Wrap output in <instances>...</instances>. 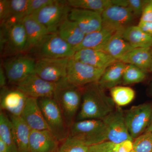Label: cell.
Segmentation results:
<instances>
[{
  "mask_svg": "<svg viewBox=\"0 0 152 152\" xmlns=\"http://www.w3.org/2000/svg\"><path fill=\"white\" fill-rule=\"evenodd\" d=\"M111 97L104 92L98 82L83 87L82 103L76 121L102 120L115 108Z\"/></svg>",
  "mask_w": 152,
  "mask_h": 152,
  "instance_id": "obj_1",
  "label": "cell"
},
{
  "mask_svg": "<svg viewBox=\"0 0 152 152\" xmlns=\"http://www.w3.org/2000/svg\"><path fill=\"white\" fill-rule=\"evenodd\" d=\"M82 93L83 88L72 84L66 78L56 83L53 98L69 128L76 121L81 104Z\"/></svg>",
  "mask_w": 152,
  "mask_h": 152,
  "instance_id": "obj_2",
  "label": "cell"
},
{
  "mask_svg": "<svg viewBox=\"0 0 152 152\" xmlns=\"http://www.w3.org/2000/svg\"><path fill=\"white\" fill-rule=\"evenodd\" d=\"M27 44V37L23 21L1 25L0 47L2 56L7 58L26 53Z\"/></svg>",
  "mask_w": 152,
  "mask_h": 152,
  "instance_id": "obj_3",
  "label": "cell"
},
{
  "mask_svg": "<svg viewBox=\"0 0 152 152\" xmlns=\"http://www.w3.org/2000/svg\"><path fill=\"white\" fill-rule=\"evenodd\" d=\"M76 52L57 33H49L42 38L28 53L36 60L64 58L73 56Z\"/></svg>",
  "mask_w": 152,
  "mask_h": 152,
  "instance_id": "obj_4",
  "label": "cell"
},
{
  "mask_svg": "<svg viewBox=\"0 0 152 152\" xmlns=\"http://www.w3.org/2000/svg\"><path fill=\"white\" fill-rule=\"evenodd\" d=\"M69 135L91 146L107 141V130L102 120L76 121L69 128Z\"/></svg>",
  "mask_w": 152,
  "mask_h": 152,
  "instance_id": "obj_5",
  "label": "cell"
},
{
  "mask_svg": "<svg viewBox=\"0 0 152 152\" xmlns=\"http://www.w3.org/2000/svg\"><path fill=\"white\" fill-rule=\"evenodd\" d=\"M38 102L49 130L60 142H62L69 136V128L56 102L53 98H40Z\"/></svg>",
  "mask_w": 152,
  "mask_h": 152,
  "instance_id": "obj_6",
  "label": "cell"
},
{
  "mask_svg": "<svg viewBox=\"0 0 152 152\" xmlns=\"http://www.w3.org/2000/svg\"><path fill=\"white\" fill-rule=\"evenodd\" d=\"M36 59L28 54L6 58L2 63L8 83L16 86L28 76L35 74Z\"/></svg>",
  "mask_w": 152,
  "mask_h": 152,
  "instance_id": "obj_7",
  "label": "cell"
},
{
  "mask_svg": "<svg viewBox=\"0 0 152 152\" xmlns=\"http://www.w3.org/2000/svg\"><path fill=\"white\" fill-rule=\"evenodd\" d=\"M71 8L67 1L55 0L31 15L46 28L49 33H57L60 25L68 18Z\"/></svg>",
  "mask_w": 152,
  "mask_h": 152,
  "instance_id": "obj_8",
  "label": "cell"
},
{
  "mask_svg": "<svg viewBox=\"0 0 152 152\" xmlns=\"http://www.w3.org/2000/svg\"><path fill=\"white\" fill-rule=\"evenodd\" d=\"M105 70L71 58L68 62L66 78L72 84L83 88L99 81Z\"/></svg>",
  "mask_w": 152,
  "mask_h": 152,
  "instance_id": "obj_9",
  "label": "cell"
},
{
  "mask_svg": "<svg viewBox=\"0 0 152 152\" xmlns=\"http://www.w3.org/2000/svg\"><path fill=\"white\" fill-rule=\"evenodd\" d=\"M129 133L133 140L146 130L152 118V105L143 104L133 106L124 114Z\"/></svg>",
  "mask_w": 152,
  "mask_h": 152,
  "instance_id": "obj_10",
  "label": "cell"
},
{
  "mask_svg": "<svg viewBox=\"0 0 152 152\" xmlns=\"http://www.w3.org/2000/svg\"><path fill=\"white\" fill-rule=\"evenodd\" d=\"M70 58L36 60L35 74L47 81L57 83L66 78Z\"/></svg>",
  "mask_w": 152,
  "mask_h": 152,
  "instance_id": "obj_11",
  "label": "cell"
},
{
  "mask_svg": "<svg viewBox=\"0 0 152 152\" xmlns=\"http://www.w3.org/2000/svg\"><path fill=\"white\" fill-rule=\"evenodd\" d=\"M102 120L107 130V141L116 144L127 140H134L129 133L124 114L121 107L117 106L113 111Z\"/></svg>",
  "mask_w": 152,
  "mask_h": 152,
  "instance_id": "obj_12",
  "label": "cell"
},
{
  "mask_svg": "<svg viewBox=\"0 0 152 152\" xmlns=\"http://www.w3.org/2000/svg\"><path fill=\"white\" fill-rule=\"evenodd\" d=\"M30 97L53 98L56 83L45 80L36 74L28 76L15 86Z\"/></svg>",
  "mask_w": 152,
  "mask_h": 152,
  "instance_id": "obj_13",
  "label": "cell"
},
{
  "mask_svg": "<svg viewBox=\"0 0 152 152\" xmlns=\"http://www.w3.org/2000/svg\"><path fill=\"white\" fill-rule=\"evenodd\" d=\"M28 96L15 88L6 87L1 90V110L6 112L9 115L21 116L26 103Z\"/></svg>",
  "mask_w": 152,
  "mask_h": 152,
  "instance_id": "obj_14",
  "label": "cell"
},
{
  "mask_svg": "<svg viewBox=\"0 0 152 152\" xmlns=\"http://www.w3.org/2000/svg\"><path fill=\"white\" fill-rule=\"evenodd\" d=\"M68 18L75 23L86 35L100 30L103 25L101 14L94 11L72 8Z\"/></svg>",
  "mask_w": 152,
  "mask_h": 152,
  "instance_id": "obj_15",
  "label": "cell"
},
{
  "mask_svg": "<svg viewBox=\"0 0 152 152\" xmlns=\"http://www.w3.org/2000/svg\"><path fill=\"white\" fill-rule=\"evenodd\" d=\"M101 15L103 24L117 31L130 26L134 18L129 8L113 5L106 8Z\"/></svg>",
  "mask_w": 152,
  "mask_h": 152,
  "instance_id": "obj_16",
  "label": "cell"
},
{
  "mask_svg": "<svg viewBox=\"0 0 152 152\" xmlns=\"http://www.w3.org/2000/svg\"><path fill=\"white\" fill-rule=\"evenodd\" d=\"M72 58L89 65L103 69L118 61L104 52L95 49L79 50Z\"/></svg>",
  "mask_w": 152,
  "mask_h": 152,
  "instance_id": "obj_17",
  "label": "cell"
},
{
  "mask_svg": "<svg viewBox=\"0 0 152 152\" xmlns=\"http://www.w3.org/2000/svg\"><path fill=\"white\" fill-rule=\"evenodd\" d=\"M60 142L49 130H31L29 138L30 152H55Z\"/></svg>",
  "mask_w": 152,
  "mask_h": 152,
  "instance_id": "obj_18",
  "label": "cell"
},
{
  "mask_svg": "<svg viewBox=\"0 0 152 152\" xmlns=\"http://www.w3.org/2000/svg\"><path fill=\"white\" fill-rule=\"evenodd\" d=\"M21 117L31 130H49L38 104V99L28 97Z\"/></svg>",
  "mask_w": 152,
  "mask_h": 152,
  "instance_id": "obj_19",
  "label": "cell"
},
{
  "mask_svg": "<svg viewBox=\"0 0 152 152\" xmlns=\"http://www.w3.org/2000/svg\"><path fill=\"white\" fill-rule=\"evenodd\" d=\"M117 31L111 27L103 24L100 30L86 34L82 42L75 48V51L76 52L84 49L99 50Z\"/></svg>",
  "mask_w": 152,
  "mask_h": 152,
  "instance_id": "obj_20",
  "label": "cell"
},
{
  "mask_svg": "<svg viewBox=\"0 0 152 152\" xmlns=\"http://www.w3.org/2000/svg\"><path fill=\"white\" fill-rule=\"evenodd\" d=\"M124 29L118 30L99 50L104 52L118 61L126 54L134 49L123 38Z\"/></svg>",
  "mask_w": 152,
  "mask_h": 152,
  "instance_id": "obj_21",
  "label": "cell"
},
{
  "mask_svg": "<svg viewBox=\"0 0 152 152\" xmlns=\"http://www.w3.org/2000/svg\"><path fill=\"white\" fill-rule=\"evenodd\" d=\"M23 23L27 37L26 53L27 54L42 38L49 33L46 28L31 15L25 17L23 19Z\"/></svg>",
  "mask_w": 152,
  "mask_h": 152,
  "instance_id": "obj_22",
  "label": "cell"
},
{
  "mask_svg": "<svg viewBox=\"0 0 152 152\" xmlns=\"http://www.w3.org/2000/svg\"><path fill=\"white\" fill-rule=\"evenodd\" d=\"M126 64H132L144 71L151 69L152 64L151 48H137L128 52L119 60Z\"/></svg>",
  "mask_w": 152,
  "mask_h": 152,
  "instance_id": "obj_23",
  "label": "cell"
},
{
  "mask_svg": "<svg viewBox=\"0 0 152 152\" xmlns=\"http://www.w3.org/2000/svg\"><path fill=\"white\" fill-rule=\"evenodd\" d=\"M9 116L13 126L18 152H30L29 138L31 129L21 116Z\"/></svg>",
  "mask_w": 152,
  "mask_h": 152,
  "instance_id": "obj_24",
  "label": "cell"
},
{
  "mask_svg": "<svg viewBox=\"0 0 152 152\" xmlns=\"http://www.w3.org/2000/svg\"><path fill=\"white\" fill-rule=\"evenodd\" d=\"M57 33L74 49L82 42L86 35L77 24L68 18L60 25Z\"/></svg>",
  "mask_w": 152,
  "mask_h": 152,
  "instance_id": "obj_25",
  "label": "cell"
},
{
  "mask_svg": "<svg viewBox=\"0 0 152 152\" xmlns=\"http://www.w3.org/2000/svg\"><path fill=\"white\" fill-rule=\"evenodd\" d=\"M126 65L118 61L106 69L98 82L101 88L110 89L122 83Z\"/></svg>",
  "mask_w": 152,
  "mask_h": 152,
  "instance_id": "obj_26",
  "label": "cell"
},
{
  "mask_svg": "<svg viewBox=\"0 0 152 152\" xmlns=\"http://www.w3.org/2000/svg\"><path fill=\"white\" fill-rule=\"evenodd\" d=\"M123 38L134 48H151L152 37L147 34L137 26H131L123 31Z\"/></svg>",
  "mask_w": 152,
  "mask_h": 152,
  "instance_id": "obj_27",
  "label": "cell"
},
{
  "mask_svg": "<svg viewBox=\"0 0 152 152\" xmlns=\"http://www.w3.org/2000/svg\"><path fill=\"white\" fill-rule=\"evenodd\" d=\"M0 139L6 144L9 152H18L12 124L8 115L2 110L0 112Z\"/></svg>",
  "mask_w": 152,
  "mask_h": 152,
  "instance_id": "obj_28",
  "label": "cell"
},
{
  "mask_svg": "<svg viewBox=\"0 0 152 152\" xmlns=\"http://www.w3.org/2000/svg\"><path fill=\"white\" fill-rule=\"evenodd\" d=\"M67 2L72 8L94 11L100 14L113 5L112 0H68Z\"/></svg>",
  "mask_w": 152,
  "mask_h": 152,
  "instance_id": "obj_29",
  "label": "cell"
},
{
  "mask_svg": "<svg viewBox=\"0 0 152 152\" xmlns=\"http://www.w3.org/2000/svg\"><path fill=\"white\" fill-rule=\"evenodd\" d=\"M111 98L118 107L129 104L134 99L135 96L134 91L130 87L117 86L110 89Z\"/></svg>",
  "mask_w": 152,
  "mask_h": 152,
  "instance_id": "obj_30",
  "label": "cell"
},
{
  "mask_svg": "<svg viewBox=\"0 0 152 152\" xmlns=\"http://www.w3.org/2000/svg\"><path fill=\"white\" fill-rule=\"evenodd\" d=\"M30 1V0H10V18L4 23H14L23 21V19L27 15L28 9Z\"/></svg>",
  "mask_w": 152,
  "mask_h": 152,
  "instance_id": "obj_31",
  "label": "cell"
},
{
  "mask_svg": "<svg viewBox=\"0 0 152 152\" xmlns=\"http://www.w3.org/2000/svg\"><path fill=\"white\" fill-rule=\"evenodd\" d=\"M89 147L72 136L69 135L60 142L55 152H88Z\"/></svg>",
  "mask_w": 152,
  "mask_h": 152,
  "instance_id": "obj_32",
  "label": "cell"
},
{
  "mask_svg": "<svg viewBox=\"0 0 152 152\" xmlns=\"http://www.w3.org/2000/svg\"><path fill=\"white\" fill-rule=\"evenodd\" d=\"M146 76L145 73L140 68L132 64H126L122 83L125 85L138 83L143 81Z\"/></svg>",
  "mask_w": 152,
  "mask_h": 152,
  "instance_id": "obj_33",
  "label": "cell"
},
{
  "mask_svg": "<svg viewBox=\"0 0 152 152\" xmlns=\"http://www.w3.org/2000/svg\"><path fill=\"white\" fill-rule=\"evenodd\" d=\"M135 152H152V134L145 132L133 141Z\"/></svg>",
  "mask_w": 152,
  "mask_h": 152,
  "instance_id": "obj_34",
  "label": "cell"
},
{
  "mask_svg": "<svg viewBox=\"0 0 152 152\" xmlns=\"http://www.w3.org/2000/svg\"><path fill=\"white\" fill-rule=\"evenodd\" d=\"M148 1L141 0H128L127 7L132 11L134 16L138 18L141 16L144 7Z\"/></svg>",
  "mask_w": 152,
  "mask_h": 152,
  "instance_id": "obj_35",
  "label": "cell"
},
{
  "mask_svg": "<svg viewBox=\"0 0 152 152\" xmlns=\"http://www.w3.org/2000/svg\"><path fill=\"white\" fill-rule=\"evenodd\" d=\"M55 0H30L27 16L31 15L44 7L52 4Z\"/></svg>",
  "mask_w": 152,
  "mask_h": 152,
  "instance_id": "obj_36",
  "label": "cell"
},
{
  "mask_svg": "<svg viewBox=\"0 0 152 152\" xmlns=\"http://www.w3.org/2000/svg\"><path fill=\"white\" fill-rule=\"evenodd\" d=\"M115 144L108 141L91 146L88 152H113Z\"/></svg>",
  "mask_w": 152,
  "mask_h": 152,
  "instance_id": "obj_37",
  "label": "cell"
},
{
  "mask_svg": "<svg viewBox=\"0 0 152 152\" xmlns=\"http://www.w3.org/2000/svg\"><path fill=\"white\" fill-rule=\"evenodd\" d=\"M10 0L0 1V20L1 25L3 24L10 18Z\"/></svg>",
  "mask_w": 152,
  "mask_h": 152,
  "instance_id": "obj_38",
  "label": "cell"
},
{
  "mask_svg": "<svg viewBox=\"0 0 152 152\" xmlns=\"http://www.w3.org/2000/svg\"><path fill=\"white\" fill-rule=\"evenodd\" d=\"M133 141L127 140L120 143L115 144L113 152H135Z\"/></svg>",
  "mask_w": 152,
  "mask_h": 152,
  "instance_id": "obj_39",
  "label": "cell"
},
{
  "mask_svg": "<svg viewBox=\"0 0 152 152\" xmlns=\"http://www.w3.org/2000/svg\"><path fill=\"white\" fill-rule=\"evenodd\" d=\"M140 21L152 22V1H149L144 7Z\"/></svg>",
  "mask_w": 152,
  "mask_h": 152,
  "instance_id": "obj_40",
  "label": "cell"
},
{
  "mask_svg": "<svg viewBox=\"0 0 152 152\" xmlns=\"http://www.w3.org/2000/svg\"><path fill=\"white\" fill-rule=\"evenodd\" d=\"M138 26L145 33L152 37V22L140 21Z\"/></svg>",
  "mask_w": 152,
  "mask_h": 152,
  "instance_id": "obj_41",
  "label": "cell"
},
{
  "mask_svg": "<svg viewBox=\"0 0 152 152\" xmlns=\"http://www.w3.org/2000/svg\"><path fill=\"white\" fill-rule=\"evenodd\" d=\"M7 79L5 72L2 66H1L0 67V87L1 88L6 87L7 86Z\"/></svg>",
  "mask_w": 152,
  "mask_h": 152,
  "instance_id": "obj_42",
  "label": "cell"
},
{
  "mask_svg": "<svg viewBox=\"0 0 152 152\" xmlns=\"http://www.w3.org/2000/svg\"><path fill=\"white\" fill-rule=\"evenodd\" d=\"M0 152H9L6 144L0 139Z\"/></svg>",
  "mask_w": 152,
  "mask_h": 152,
  "instance_id": "obj_43",
  "label": "cell"
},
{
  "mask_svg": "<svg viewBox=\"0 0 152 152\" xmlns=\"http://www.w3.org/2000/svg\"><path fill=\"white\" fill-rule=\"evenodd\" d=\"M145 132L149 133L152 134V118L150 124L145 131Z\"/></svg>",
  "mask_w": 152,
  "mask_h": 152,
  "instance_id": "obj_44",
  "label": "cell"
},
{
  "mask_svg": "<svg viewBox=\"0 0 152 152\" xmlns=\"http://www.w3.org/2000/svg\"><path fill=\"white\" fill-rule=\"evenodd\" d=\"M151 70L152 71V64L151 66Z\"/></svg>",
  "mask_w": 152,
  "mask_h": 152,
  "instance_id": "obj_45",
  "label": "cell"
},
{
  "mask_svg": "<svg viewBox=\"0 0 152 152\" xmlns=\"http://www.w3.org/2000/svg\"><path fill=\"white\" fill-rule=\"evenodd\" d=\"M151 54H152V49L151 50Z\"/></svg>",
  "mask_w": 152,
  "mask_h": 152,
  "instance_id": "obj_46",
  "label": "cell"
}]
</instances>
